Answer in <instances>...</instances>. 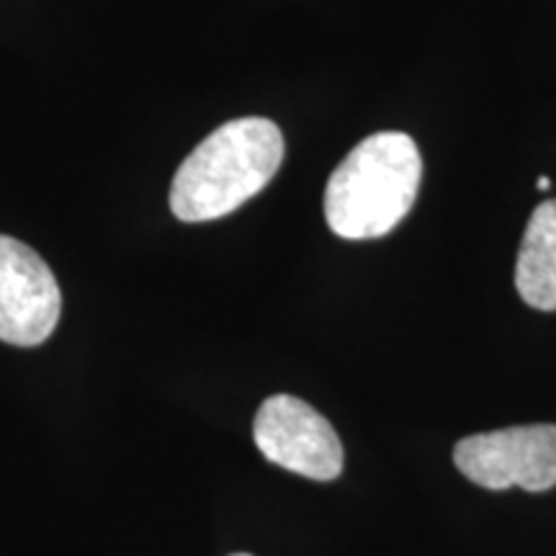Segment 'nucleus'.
Instances as JSON below:
<instances>
[{
    "label": "nucleus",
    "instance_id": "f257e3e1",
    "mask_svg": "<svg viewBox=\"0 0 556 556\" xmlns=\"http://www.w3.org/2000/svg\"><path fill=\"white\" fill-rule=\"evenodd\" d=\"M283 135L270 119L242 116L214 129L170 186V212L180 222L227 217L261 193L283 163Z\"/></svg>",
    "mask_w": 556,
    "mask_h": 556
},
{
    "label": "nucleus",
    "instance_id": "f03ea898",
    "mask_svg": "<svg viewBox=\"0 0 556 556\" xmlns=\"http://www.w3.org/2000/svg\"><path fill=\"white\" fill-rule=\"evenodd\" d=\"M422 160L405 131H377L343 157L325 189V219L343 240H377L415 206Z\"/></svg>",
    "mask_w": 556,
    "mask_h": 556
},
{
    "label": "nucleus",
    "instance_id": "7ed1b4c3",
    "mask_svg": "<svg viewBox=\"0 0 556 556\" xmlns=\"http://www.w3.org/2000/svg\"><path fill=\"white\" fill-rule=\"evenodd\" d=\"M458 471L484 490L556 486V426H516L462 438L454 448Z\"/></svg>",
    "mask_w": 556,
    "mask_h": 556
},
{
    "label": "nucleus",
    "instance_id": "20e7f679",
    "mask_svg": "<svg viewBox=\"0 0 556 556\" xmlns=\"http://www.w3.org/2000/svg\"><path fill=\"white\" fill-rule=\"evenodd\" d=\"M255 446L276 467L291 475L330 482L343 471V443L315 407L291 394L263 402L253 422Z\"/></svg>",
    "mask_w": 556,
    "mask_h": 556
},
{
    "label": "nucleus",
    "instance_id": "39448f33",
    "mask_svg": "<svg viewBox=\"0 0 556 556\" xmlns=\"http://www.w3.org/2000/svg\"><path fill=\"white\" fill-rule=\"evenodd\" d=\"M62 291L37 250L0 235V340L9 345H41L58 328Z\"/></svg>",
    "mask_w": 556,
    "mask_h": 556
},
{
    "label": "nucleus",
    "instance_id": "423d86ee",
    "mask_svg": "<svg viewBox=\"0 0 556 556\" xmlns=\"http://www.w3.org/2000/svg\"><path fill=\"white\" fill-rule=\"evenodd\" d=\"M516 289L528 307L556 309V199L536 206L518 250Z\"/></svg>",
    "mask_w": 556,
    "mask_h": 556
},
{
    "label": "nucleus",
    "instance_id": "0eeeda50",
    "mask_svg": "<svg viewBox=\"0 0 556 556\" xmlns=\"http://www.w3.org/2000/svg\"><path fill=\"white\" fill-rule=\"evenodd\" d=\"M536 186H539V191H548V178H546V176H541Z\"/></svg>",
    "mask_w": 556,
    "mask_h": 556
},
{
    "label": "nucleus",
    "instance_id": "6e6552de",
    "mask_svg": "<svg viewBox=\"0 0 556 556\" xmlns=\"http://www.w3.org/2000/svg\"><path fill=\"white\" fill-rule=\"evenodd\" d=\"M232 556H250V554H232Z\"/></svg>",
    "mask_w": 556,
    "mask_h": 556
}]
</instances>
